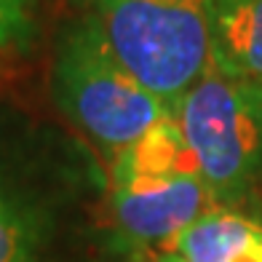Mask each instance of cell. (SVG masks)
Returning <instances> with one entry per match:
<instances>
[{
  "label": "cell",
  "mask_w": 262,
  "mask_h": 262,
  "mask_svg": "<svg viewBox=\"0 0 262 262\" xmlns=\"http://www.w3.org/2000/svg\"><path fill=\"white\" fill-rule=\"evenodd\" d=\"M147 262H182V259L177 257L174 252H163V254H156V257L147 259Z\"/></svg>",
  "instance_id": "obj_9"
},
{
  "label": "cell",
  "mask_w": 262,
  "mask_h": 262,
  "mask_svg": "<svg viewBox=\"0 0 262 262\" xmlns=\"http://www.w3.org/2000/svg\"><path fill=\"white\" fill-rule=\"evenodd\" d=\"M51 91L67 121L113 158L152 126L174 118L169 107L75 19L56 38Z\"/></svg>",
  "instance_id": "obj_4"
},
{
  "label": "cell",
  "mask_w": 262,
  "mask_h": 262,
  "mask_svg": "<svg viewBox=\"0 0 262 262\" xmlns=\"http://www.w3.org/2000/svg\"><path fill=\"white\" fill-rule=\"evenodd\" d=\"M171 252L182 262H262V222L217 206L177 235Z\"/></svg>",
  "instance_id": "obj_7"
},
{
  "label": "cell",
  "mask_w": 262,
  "mask_h": 262,
  "mask_svg": "<svg viewBox=\"0 0 262 262\" xmlns=\"http://www.w3.org/2000/svg\"><path fill=\"white\" fill-rule=\"evenodd\" d=\"M211 62L262 86V0H209Z\"/></svg>",
  "instance_id": "obj_6"
},
{
  "label": "cell",
  "mask_w": 262,
  "mask_h": 262,
  "mask_svg": "<svg viewBox=\"0 0 262 262\" xmlns=\"http://www.w3.org/2000/svg\"><path fill=\"white\" fill-rule=\"evenodd\" d=\"M110 214L118 233L139 249L171 246L217 209L180 123L169 118L118 152L110 166Z\"/></svg>",
  "instance_id": "obj_3"
},
{
  "label": "cell",
  "mask_w": 262,
  "mask_h": 262,
  "mask_svg": "<svg viewBox=\"0 0 262 262\" xmlns=\"http://www.w3.org/2000/svg\"><path fill=\"white\" fill-rule=\"evenodd\" d=\"M217 206L230 209L262 187V86L217 64L174 113Z\"/></svg>",
  "instance_id": "obj_5"
},
{
  "label": "cell",
  "mask_w": 262,
  "mask_h": 262,
  "mask_svg": "<svg viewBox=\"0 0 262 262\" xmlns=\"http://www.w3.org/2000/svg\"><path fill=\"white\" fill-rule=\"evenodd\" d=\"M75 21L177 113L211 64L209 0H70Z\"/></svg>",
  "instance_id": "obj_2"
},
{
  "label": "cell",
  "mask_w": 262,
  "mask_h": 262,
  "mask_svg": "<svg viewBox=\"0 0 262 262\" xmlns=\"http://www.w3.org/2000/svg\"><path fill=\"white\" fill-rule=\"evenodd\" d=\"M43 0H0V51H25L38 38Z\"/></svg>",
  "instance_id": "obj_8"
},
{
  "label": "cell",
  "mask_w": 262,
  "mask_h": 262,
  "mask_svg": "<svg viewBox=\"0 0 262 262\" xmlns=\"http://www.w3.org/2000/svg\"><path fill=\"white\" fill-rule=\"evenodd\" d=\"M104 180L56 126L0 121V262H70Z\"/></svg>",
  "instance_id": "obj_1"
}]
</instances>
